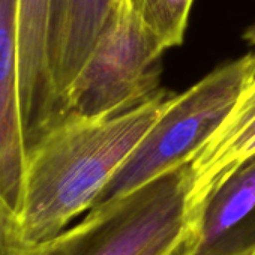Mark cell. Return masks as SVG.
Instances as JSON below:
<instances>
[{"instance_id":"6da1fadb","label":"cell","mask_w":255,"mask_h":255,"mask_svg":"<svg viewBox=\"0 0 255 255\" xmlns=\"http://www.w3.org/2000/svg\"><path fill=\"white\" fill-rule=\"evenodd\" d=\"M171 93L107 119L63 116L29 146L18 216L27 248L60 234L89 210L164 111Z\"/></svg>"},{"instance_id":"7a4b0ae2","label":"cell","mask_w":255,"mask_h":255,"mask_svg":"<svg viewBox=\"0 0 255 255\" xmlns=\"http://www.w3.org/2000/svg\"><path fill=\"white\" fill-rule=\"evenodd\" d=\"M192 218L191 162L125 195L92 207L87 216L24 255H174Z\"/></svg>"},{"instance_id":"3957f363","label":"cell","mask_w":255,"mask_h":255,"mask_svg":"<svg viewBox=\"0 0 255 255\" xmlns=\"http://www.w3.org/2000/svg\"><path fill=\"white\" fill-rule=\"evenodd\" d=\"M254 77L255 53H249L219 66L182 95H171L161 116L92 207L107 204L191 162L218 131Z\"/></svg>"},{"instance_id":"277c9868","label":"cell","mask_w":255,"mask_h":255,"mask_svg":"<svg viewBox=\"0 0 255 255\" xmlns=\"http://www.w3.org/2000/svg\"><path fill=\"white\" fill-rule=\"evenodd\" d=\"M165 50L122 0L72 83L63 116L107 119L153 99L162 92L159 80Z\"/></svg>"},{"instance_id":"5b68a950","label":"cell","mask_w":255,"mask_h":255,"mask_svg":"<svg viewBox=\"0 0 255 255\" xmlns=\"http://www.w3.org/2000/svg\"><path fill=\"white\" fill-rule=\"evenodd\" d=\"M255 251V155L222 177L194 207L174 255H251Z\"/></svg>"},{"instance_id":"8992f818","label":"cell","mask_w":255,"mask_h":255,"mask_svg":"<svg viewBox=\"0 0 255 255\" xmlns=\"http://www.w3.org/2000/svg\"><path fill=\"white\" fill-rule=\"evenodd\" d=\"M27 141L20 92L18 0H0V198L18 218Z\"/></svg>"},{"instance_id":"52a82bcc","label":"cell","mask_w":255,"mask_h":255,"mask_svg":"<svg viewBox=\"0 0 255 255\" xmlns=\"http://www.w3.org/2000/svg\"><path fill=\"white\" fill-rule=\"evenodd\" d=\"M51 0H18L20 92L27 149L62 117L48 66Z\"/></svg>"},{"instance_id":"ba28073f","label":"cell","mask_w":255,"mask_h":255,"mask_svg":"<svg viewBox=\"0 0 255 255\" xmlns=\"http://www.w3.org/2000/svg\"><path fill=\"white\" fill-rule=\"evenodd\" d=\"M122 0H51L48 66L62 117L65 98L104 24Z\"/></svg>"},{"instance_id":"9c48e42d","label":"cell","mask_w":255,"mask_h":255,"mask_svg":"<svg viewBox=\"0 0 255 255\" xmlns=\"http://www.w3.org/2000/svg\"><path fill=\"white\" fill-rule=\"evenodd\" d=\"M255 155V77L218 131L191 161L192 212L230 171Z\"/></svg>"},{"instance_id":"30bf717a","label":"cell","mask_w":255,"mask_h":255,"mask_svg":"<svg viewBox=\"0 0 255 255\" xmlns=\"http://www.w3.org/2000/svg\"><path fill=\"white\" fill-rule=\"evenodd\" d=\"M135 18L150 30L164 47L183 42L194 0H125Z\"/></svg>"},{"instance_id":"8fae6325","label":"cell","mask_w":255,"mask_h":255,"mask_svg":"<svg viewBox=\"0 0 255 255\" xmlns=\"http://www.w3.org/2000/svg\"><path fill=\"white\" fill-rule=\"evenodd\" d=\"M26 251L18 218L0 198V255H24Z\"/></svg>"},{"instance_id":"7c38bea8","label":"cell","mask_w":255,"mask_h":255,"mask_svg":"<svg viewBox=\"0 0 255 255\" xmlns=\"http://www.w3.org/2000/svg\"><path fill=\"white\" fill-rule=\"evenodd\" d=\"M245 39H246L248 42H251V44L255 47V27H252V29H249V30L246 32Z\"/></svg>"},{"instance_id":"4fadbf2b","label":"cell","mask_w":255,"mask_h":255,"mask_svg":"<svg viewBox=\"0 0 255 255\" xmlns=\"http://www.w3.org/2000/svg\"><path fill=\"white\" fill-rule=\"evenodd\" d=\"M251 255H255V251H254V252H252V254H251Z\"/></svg>"}]
</instances>
